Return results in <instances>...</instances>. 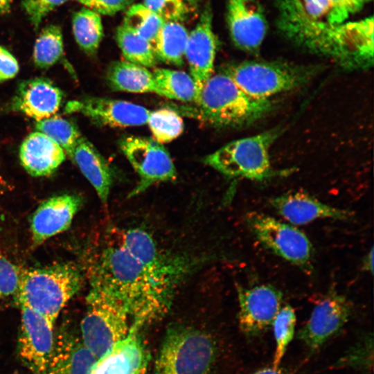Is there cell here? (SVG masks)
<instances>
[{"label": "cell", "mask_w": 374, "mask_h": 374, "mask_svg": "<svg viewBox=\"0 0 374 374\" xmlns=\"http://www.w3.org/2000/svg\"><path fill=\"white\" fill-rule=\"evenodd\" d=\"M143 5L165 21L181 22L191 11L184 0H144Z\"/></svg>", "instance_id": "34"}, {"label": "cell", "mask_w": 374, "mask_h": 374, "mask_svg": "<svg viewBox=\"0 0 374 374\" xmlns=\"http://www.w3.org/2000/svg\"><path fill=\"white\" fill-rule=\"evenodd\" d=\"M279 130H269L228 143L204 158V163L229 177L262 181L272 174L269 148Z\"/></svg>", "instance_id": "6"}, {"label": "cell", "mask_w": 374, "mask_h": 374, "mask_svg": "<svg viewBox=\"0 0 374 374\" xmlns=\"http://www.w3.org/2000/svg\"><path fill=\"white\" fill-rule=\"evenodd\" d=\"M107 206L114 174L108 162L87 139L82 136L69 155Z\"/></svg>", "instance_id": "23"}, {"label": "cell", "mask_w": 374, "mask_h": 374, "mask_svg": "<svg viewBox=\"0 0 374 374\" xmlns=\"http://www.w3.org/2000/svg\"><path fill=\"white\" fill-rule=\"evenodd\" d=\"M370 341L366 339L365 341L363 340V341L357 344L350 351L348 352L347 355L341 359L339 364L364 370L362 364V357L373 360V350L369 351V349L373 348V345L369 346ZM363 361L372 368V364L367 362L364 359Z\"/></svg>", "instance_id": "38"}, {"label": "cell", "mask_w": 374, "mask_h": 374, "mask_svg": "<svg viewBox=\"0 0 374 374\" xmlns=\"http://www.w3.org/2000/svg\"><path fill=\"white\" fill-rule=\"evenodd\" d=\"M67 1L22 0V5L30 22L35 28H37L50 12Z\"/></svg>", "instance_id": "36"}, {"label": "cell", "mask_w": 374, "mask_h": 374, "mask_svg": "<svg viewBox=\"0 0 374 374\" xmlns=\"http://www.w3.org/2000/svg\"><path fill=\"white\" fill-rule=\"evenodd\" d=\"M226 19L234 44L246 52H258L267 31L266 17L259 1L227 0Z\"/></svg>", "instance_id": "15"}, {"label": "cell", "mask_w": 374, "mask_h": 374, "mask_svg": "<svg viewBox=\"0 0 374 374\" xmlns=\"http://www.w3.org/2000/svg\"><path fill=\"white\" fill-rule=\"evenodd\" d=\"M147 123L153 139L160 143L177 138L184 130V122L173 109L162 108L150 112Z\"/></svg>", "instance_id": "33"}, {"label": "cell", "mask_w": 374, "mask_h": 374, "mask_svg": "<svg viewBox=\"0 0 374 374\" xmlns=\"http://www.w3.org/2000/svg\"><path fill=\"white\" fill-rule=\"evenodd\" d=\"M21 269L0 251V303L18 290Z\"/></svg>", "instance_id": "35"}, {"label": "cell", "mask_w": 374, "mask_h": 374, "mask_svg": "<svg viewBox=\"0 0 374 374\" xmlns=\"http://www.w3.org/2000/svg\"><path fill=\"white\" fill-rule=\"evenodd\" d=\"M209 3L204 6L196 26L188 33L185 57L199 96L213 73L217 40L212 26Z\"/></svg>", "instance_id": "16"}, {"label": "cell", "mask_w": 374, "mask_h": 374, "mask_svg": "<svg viewBox=\"0 0 374 374\" xmlns=\"http://www.w3.org/2000/svg\"><path fill=\"white\" fill-rule=\"evenodd\" d=\"M19 70L16 58L0 46V83L15 78Z\"/></svg>", "instance_id": "39"}, {"label": "cell", "mask_w": 374, "mask_h": 374, "mask_svg": "<svg viewBox=\"0 0 374 374\" xmlns=\"http://www.w3.org/2000/svg\"><path fill=\"white\" fill-rule=\"evenodd\" d=\"M96 361L80 337L63 326L55 330L54 349L46 374H89Z\"/></svg>", "instance_id": "21"}, {"label": "cell", "mask_w": 374, "mask_h": 374, "mask_svg": "<svg viewBox=\"0 0 374 374\" xmlns=\"http://www.w3.org/2000/svg\"><path fill=\"white\" fill-rule=\"evenodd\" d=\"M318 69L314 66L259 61H246L226 72L247 94L260 99L301 87L310 80Z\"/></svg>", "instance_id": "7"}, {"label": "cell", "mask_w": 374, "mask_h": 374, "mask_svg": "<svg viewBox=\"0 0 374 374\" xmlns=\"http://www.w3.org/2000/svg\"><path fill=\"white\" fill-rule=\"evenodd\" d=\"M21 323L18 353L33 374H46L55 346V330L46 317L19 304Z\"/></svg>", "instance_id": "11"}, {"label": "cell", "mask_w": 374, "mask_h": 374, "mask_svg": "<svg viewBox=\"0 0 374 374\" xmlns=\"http://www.w3.org/2000/svg\"><path fill=\"white\" fill-rule=\"evenodd\" d=\"M3 180L0 176V193L2 192V190H3Z\"/></svg>", "instance_id": "44"}, {"label": "cell", "mask_w": 374, "mask_h": 374, "mask_svg": "<svg viewBox=\"0 0 374 374\" xmlns=\"http://www.w3.org/2000/svg\"><path fill=\"white\" fill-rule=\"evenodd\" d=\"M296 322L295 311L289 305L281 307L272 322L276 348L271 366L274 368L280 367L287 348L293 339Z\"/></svg>", "instance_id": "32"}, {"label": "cell", "mask_w": 374, "mask_h": 374, "mask_svg": "<svg viewBox=\"0 0 374 374\" xmlns=\"http://www.w3.org/2000/svg\"><path fill=\"white\" fill-rule=\"evenodd\" d=\"M237 293L238 323L243 334L256 337L271 327L282 307L283 296L278 290L269 285L247 288L237 285Z\"/></svg>", "instance_id": "12"}, {"label": "cell", "mask_w": 374, "mask_h": 374, "mask_svg": "<svg viewBox=\"0 0 374 374\" xmlns=\"http://www.w3.org/2000/svg\"><path fill=\"white\" fill-rule=\"evenodd\" d=\"M217 352L215 341L207 332L172 325L163 337L154 374H212Z\"/></svg>", "instance_id": "4"}, {"label": "cell", "mask_w": 374, "mask_h": 374, "mask_svg": "<svg viewBox=\"0 0 374 374\" xmlns=\"http://www.w3.org/2000/svg\"><path fill=\"white\" fill-rule=\"evenodd\" d=\"M193 112L203 121L217 127L250 125L274 107L270 99L253 97L242 91L226 73L213 74L204 84Z\"/></svg>", "instance_id": "2"}, {"label": "cell", "mask_w": 374, "mask_h": 374, "mask_svg": "<svg viewBox=\"0 0 374 374\" xmlns=\"http://www.w3.org/2000/svg\"><path fill=\"white\" fill-rule=\"evenodd\" d=\"M63 149L46 135L34 132L23 141L19 159L25 170L33 177L53 174L66 159Z\"/></svg>", "instance_id": "22"}, {"label": "cell", "mask_w": 374, "mask_h": 374, "mask_svg": "<svg viewBox=\"0 0 374 374\" xmlns=\"http://www.w3.org/2000/svg\"><path fill=\"white\" fill-rule=\"evenodd\" d=\"M270 204L288 222L304 225L318 219L347 220L351 213L330 206L303 191L289 192L275 197Z\"/></svg>", "instance_id": "20"}, {"label": "cell", "mask_w": 374, "mask_h": 374, "mask_svg": "<svg viewBox=\"0 0 374 374\" xmlns=\"http://www.w3.org/2000/svg\"><path fill=\"white\" fill-rule=\"evenodd\" d=\"M89 276L90 289L121 304L132 326L141 329L168 311L182 280L132 254L121 244L114 229L91 261Z\"/></svg>", "instance_id": "1"}, {"label": "cell", "mask_w": 374, "mask_h": 374, "mask_svg": "<svg viewBox=\"0 0 374 374\" xmlns=\"http://www.w3.org/2000/svg\"><path fill=\"white\" fill-rule=\"evenodd\" d=\"M165 21L143 4H132L127 10L123 24L148 41L153 51Z\"/></svg>", "instance_id": "30"}, {"label": "cell", "mask_w": 374, "mask_h": 374, "mask_svg": "<svg viewBox=\"0 0 374 374\" xmlns=\"http://www.w3.org/2000/svg\"><path fill=\"white\" fill-rule=\"evenodd\" d=\"M188 33L181 22L165 21L154 48L156 57L166 63L182 66Z\"/></svg>", "instance_id": "26"}, {"label": "cell", "mask_w": 374, "mask_h": 374, "mask_svg": "<svg viewBox=\"0 0 374 374\" xmlns=\"http://www.w3.org/2000/svg\"><path fill=\"white\" fill-rule=\"evenodd\" d=\"M64 93L51 80L35 78L21 81L10 103V109L37 121L51 117L60 109Z\"/></svg>", "instance_id": "19"}, {"label": "cell", "mask_w": 374, "mask_h": 374, "mask_svg": "<svg viewBox=\"0 0 374 374\" xmlns=\"http://www.w3.org/2000/svg\"><path fill=\"white\" fill-rule=\"evenodd\" d=\"M351 312L348 299L331 291L314 306L298 337L311 353L314 352L344 327Z\"/></svg>", "instance_id": "13"}, {"label": "cell", "mask_w": 374, "mask_h": 374, "mask_svg": "<svg viewBox=\"0 0 374 374\" xmlns=\"http://www.w3.org/2000/svg\"><path fill=\"white\" fill-rule=\"evenodd\" d=\"M82 204V198L73 194L56 195L42 202L31 217L33 244L39 245L68 229Z\"/></svg>", "instance_id": "18"}, {"label": "cell", "mask_w": 374, "mask_h": 374, "mask_svg": "<svg viewBox=\"0 0 374 374\" xmlns=\"http://www.w3.org/2000/svg\"><path fill=\"white\" fill-rule=\"evenodd\" d=\"M115 39L126 61L146 68L156 65L157 57L150 44L123 24L117 28Z\"/></svg>", "instance_id": "28"}, {"label": "cell", "mask_w": 374, "mask_h": 374, "mask_svg": "<svg viewBox=\"0 0 374 374\" xmlns=\"http://www.w3.org/2000/svg\"><path fill=\"white\" fill-rule=\"evenodd\" d=\"M72 28L75 39L80 48L89 55H95L103 37L100 15L83 8L74 13Z\"/></svg>", "instance_id": "27"}, {"label": "cell", "mask_w": 374, "mask_h": 374, "mask_svg": "<svg viewBox=\"0 0 374 374\" xmlns=\"http://www.w3.org/2000/svg\"><path fill=\"white\" fill-rule=\"evenodd\" d=\"M141 331L132 327L126 337L97 359L89 374H145L150 355Z\"/></svg>", "instance_id": "17"}, {"label": "cell", "mask_w": 374, "mask_h": 374, "mask_svg": "<svg viewBox=\"0 0 374 374\" xmlns=\"http://www.w3.org/2000/svg\"><path fill=\"white\" fill-rule=\"evenodd\" d=\"M247 222L256 238L285 260L308 267L312 258V245L306 235L292 224L260 213H250Z\"/></svg>", "instance_id": "10"}, {"label": "cell", "mask_w": 374, "mask_h": 374, "mask_svg": "<svg viewBox=\"0 0 374 374\" xmlns=\"http://www.w3.org/2000/svg\"><path fill=\"white\" fill-rule=\"evenodd\" d=\"M159 96L197 104L199 96L190 75L184 71L158 68L152 71Z\"/></svg>", "instance_id": "25"}, {"label": "cell", "mask_w": 374, "mask_h": 374, "mask_svg": "<svg viewBox=\"0 0 374 374\" xmlns=\"http://www.w3.org/2000/svg\"><path fill=\"white\" fill-rule=\"evenodd\" d=\"M184 1H186V2L191 8H192V7H195V6L198 4V3H199V0H184Z\"/></svg>", "instance_id": "43"}, {"label": "cell", "mask_w": 374, "mask_h": 374, "mask_svg": "<svg viewBox=\"0 0 374 374\" xmlns=\"http://www.w3.org/2000/svg\"><path fill=\"white\" fill-rule=\"evenodd\" d=\"M63 36L60 27L54 24L45 27L34 45V64L38 68L48 69L63 59Z\"/></svg>", "instance_id": "29"}, {"label": "cell", "mask_w": 374, "mask_h": 374, "mask_svg": "<svg viewBox=\"0 0 374 374\" xmlns=\"http://www.w3.org/2000/svg\"><path fill=\"white\" fill-rule=\"evenodd\" d=\"M371 0H275L278 17L297 33L347 21Z\"/></svg>", "instance_id": "8"}, {"label": "cell", "mask_w": 374, "mask_h": 374, "mask_svg": "<svg viewBox=\"0 0 374 374\" xmlns=\"http://www.w3.org/2000/svg\"><path fill=\"white\" fill-rule=\"evenodd\" d=\"M119 145L139 177L128 197L140 195L155 184L175 179L177 171L169 152L153 138L126 136Z\"/></svg>", "instance_id": "9"}, {"label": "cell", "mask_w": 374, "mask_h": 374, "mask_svg": "<svg viewBox=\"0 0 374 374\" xmlns=\"http://www.w3.org/2000/svg\"><path fill=\"white\" fill-rule=\"evenodd\" d=\"M251 374H291L288 371L281 368H274L271 367L262 368Z\"/></svg>", "instance_id": "40"}, {"label": "cell", "mask_w": 374, "mask_h": 374, "mask_svg": "<svg viewBox=\"0 0 374 374\" xmlns=\"http://www.w3.org/2000/svg\"><path fill=\"white\" fill-rule=\"evenodd\" d=\"M66 113H80L97 125L126 127L147 123L150 110L131 102L87 97L66 103Z\"/></svg>", "instance_id": "14"}, {"label": "cell", "mask_w": 374, "mask_h": 374, "mask_svg": "<svg viewBox=\"0 0 374 374\" xmlns=\"http://www.w3.org/2000/svg\"><path fill=\"white\" fill-rule=\"evenodd\" d=\"M106 78L112 90L159 95L152 71L126 60L112 63L107 69Z\"/></svg>", "instance_id": "24"}, {"label": "cell", "mask_w": 374, "mask_h": 374, "mask_svg": "<svg viewBox=\"0 0 374 374\" xmlns=\"http://www.w3.org/2000/svg\"><path fill=\"white\" fill-rule=\"evenodd\" d=\"M35 129L55 141L67 155L82 137L73 121L60 116H51L38 121L35 123Z\"/></svg>", "instance_id": "31"}, {"label": "cell", "mask_w": 374, "mask_h": 374, "mask_svg": "<svg viewBox=\"0 0 374 374\" xmlns=\"http://www.w3.org/2000/svg\"><path fill=\"white\" fill-rule=\"evenodd\" d=\"M86 302L80 337L98 359L127 337L132 322L121 304L98 291L89 289Z\"/></svg>", "instance_id": "5"}, {"label": "cell", "mask_w": 374, "mask_h": 374, "mask_svg": "<svg viewBox=\"0 0 374 374\" xmlns=\"http://www.w3.org/2000/svg\"><path fill=\"white\" fill-rule=\"evenodd\" d=\"M99 15H113L128 8L134 0H77Z\"/></svg>", "instance_id": "37"}, {"label": "cell", "mask_w": 374, "mask_h": 374, "mask_svg": "<svg viewBox=\"0 0 374 374\" xmlns=\"http://www.w3.org/2000/svg\"><path fill=\"white\" fill-rule=\"evenodd\" d=\"M363 267L365 270L370 272L371 274L373 273V248L372 247L370 251L366 254L364 258Z\"/></svg>", "instance_id": "41"}, {"label": "cell", "mask_w": 374, "mask_h": 374, "mask_svg": "<svg viewBox=\"0 0 374 374\" xmlns=\"http://www.w3.org/2000/svg\"><path fill=\"white\" fill-rule=\"evenodd\" d=\"M12 0H0V14L7 13L11 6Z\"/></svg>", "instance_id": "42"}, {"label": "cell", "mask_w": 374, "mask_h": 374, "mask_svg": "<svg viewBox=\"0 0 374 374\" xmlns=\"http://www.w3.org/2000/svg\"><path fill=\"white\" fill-rule=\"evenodd\" d=\"M82 283L80 270L71 264L21 269L15 296L19 305L30 308L55 325L60 312Z\"/></svg>", "instance_id": "3"}]
</instances>
